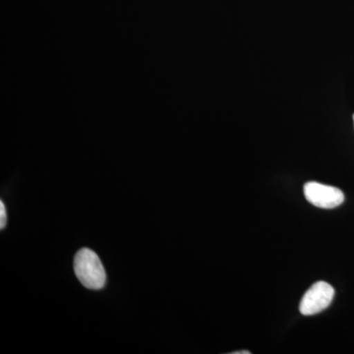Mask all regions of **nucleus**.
Listing matches in <instances>:
<instances>
[{"label": "nucleus", "mask_w": 354, "mask_h": 354, "mask_svg": "<svg viewBox=\"0 0 354 354\" xmlns=\"http://www.w3.org/2000/svg\"><path fill=\"white\" fill-rule=\"evenodd\" d=\"M77 278L88 290H101L106 286V274L99 256L88 248H82L74 258Z\"/></svg>", "instance_id": "1"}, {"label": "nucleus", "mask_w": 354, "mask_h": 354, "mask_svg": "<svg viewBox=\"0 0 354 354\" xmlns=\"http://www.w3.org/2000/svg\"><path fill=\"white\" fill-rule=\"evenodd\" d=\"M353 118H354V116H353Z\"/></svg>", "instance_id": "6"}, {"label": "nucleus", "mask_w": 354, "mask_h": 354, "mask_svg": "<svg viewBox=\"0 0 354 354\" xmlns=\"http://www.w3.org/2000/svg\"><path fill=\"white\" fill-rule=\"evenodd\" d=\"M304 190L307 201L318 208H337L344 201V195L342 190L325 184L312 181L305 184Z\"/></svg>", "instance_id": "3"}, {"label": "nucleus", "mask_w": 354, "mask_h": 354, "mask_svg": "<svg viewBox=\"0 0 354 354\" xmlns=\"http://www.w3.org/2000/svg\"><path fill=\"white\" fill-rule=\"evenodd\" d=\"M6 206H4L3 202H0V228L3 230L6 225Z\"/></svg>", "instance_id": "4"}, {"label": "nucleus", "mask_w": 354, "mask_h": 354, "mask_svg": "<svg viewBox=\"0 0 354 354\" xmlns=\"http://www.w3.org/2000/svg\"><path fill=\"white\" fill-rule=\"evenodd\" d=\"M234 354H250V351H235V353H232Z\"/></svg>", "instance_id": "5"}, {"label": "nucleus", "mask_w": 354, "mask_h": 354, "mask_svg": "<svg viewBox=\"0 0 354 354\" xmlns=\"http://www.w3.org/2000/svg\"><path fill=\"white\" fill-rule=\"evenodd\" d=\"M335 297V290L326 281L314 283L305 292L300 301V313L304 316L315 315L330 306Z\"/></svg>", "instance_id": "2"}]
</instances>
